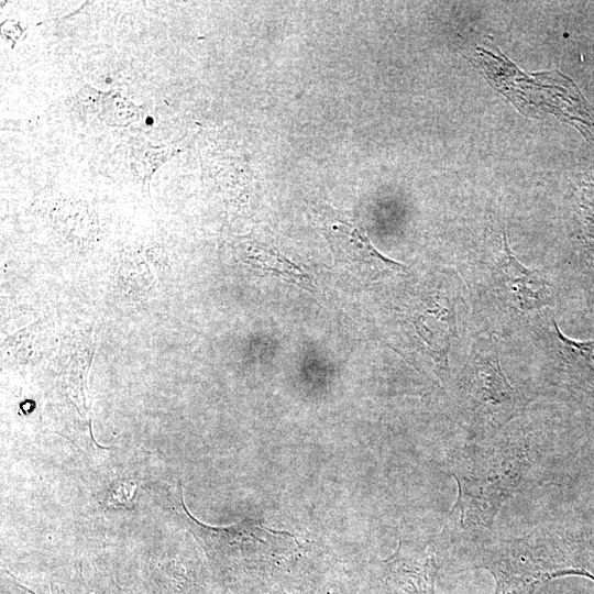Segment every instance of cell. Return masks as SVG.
Here are the masks:
<instances>
[{
	"label": "cell",
	"instance_id": "8",
	"mask_svg": "<svg viewBox=\"0 0 594 594\" xmlns=\"http://www.w3.org/2000/svg\"><path fill=\"white\" fill-rule=\"evenodd\" d=\"M95 352L94 339L90 332L80 336L73 346L65 364L62 384L66 396L73 403L77 414L90 425L91 410L88 400V371Z\"/></svg>",
	"mask_w": 594,
	"mask_h": 594
},
{
	"label": "cell",
	"instance_id": "3",
	"mask_svg": "<svg viewBox=\"0 0 594 594\" xmlns=\"http://www.w3.org/2000/svg\"><path fill=\"white\" fill-rule=\"evenodd\" d=\"M524 405L501 367L494 342L479 341L458 388V406L468 428L480 436H493Z\"/></svg>",
	"mask_w": 594,
	"mask_h": 594
},
{
	"label": "cell",
	"instance_id": "2",
	"mask_svg": "<svg viewBox=\"0 0 594 594\" xmlns=\"http://www.w3.org/2000/svg\"><path fill=\"white\" fill-rule=\"evenodd\" d=\"M536 461L527 439L503 438L470 448L454 458L457 501L449 519L459 530L491 529L502 506L528 482Z\"/></svg>",
	"mask_w": 594,
	"mask_h": 594
},
{
	"label": "cell",
	"instance_id": "4",
	"mask_svg": "<svg viewBox=\"0 0 594 594\" xmlns=\"http://www.w3.org/2000/svg\"><path fill=\"white\" fill-rule=\"evenodd\" d=\"M314 211L336 262L340 265L369 279L405 272L403 264L385 257L373 246L349 213L323 205L316 206Z\"/></svg>",
	"mask_w": 594,
	"mask_h": 594
},
{
	"label": "cell",
	"instance_id": "11",
	"mask_svg": "<svg viewBox=\"0 0 594 594\" xmlns=\"http://www.w3.org/2000/svg\"><path fill=\"white\" fill-rule=\"evenodd\" d=\"M48 323L37 319L33 323L18 330L4 340L6 351L21 363H29L41 355Z\"/></svg>",
	"mask_w": 594,
	"mask_h": 594
},
{
	"label": "cell",
	"instance_id": "1",
	"mask_svg": "<svg viewBox=\"0 0 594 594\" xmlns=\"http://www.w3.org/2000/svg\"><path fill=\"white\" fill-rule=\"evenodd\" d=\"M474 562L493 575V594H534L565 575L594 581V526L543 524L524 537L484 544Z\"/></svg>",
	"mask_w": 594,
	"mask_h": 594
},
{
	"label": "cell",
	"instance_id": "9",
	"mask_svg": "<svg viewBox=\"0 0 594 594\" xmlns=\"http://www.w3.org/2000/svg\"><path fill=\"white\" fill-rule=\"evenodd\" d=\"M116 279L125 298L132 301L146 300L156 286V272L153 271L145 250L127 248L121 251Z\"/></svg>",
	"mask_w": 594,
	"mask_h": 594
},
{
	"label": "cell",
	"instance_id": "5",
	"mask_svg": "<svg viewBox=\"0 0 594 594\" xmlns=\"http://www.w3.org/2000/svg\"><path fill=\"white\" fill-rule=\"evenodd\" d=\"M182 492V484L178 482L175 510L209 557L237 556L235 552L239 551L268 552L274 547L288 544L287 538L292 535L266 528L253 519H244L226 527L206 525L188 512Z\"/></svg>",
	"mask_w": 594,
	"mask_h": 594
},
{
	"label": "cell",
	"instance_id": "12",
	"mask_svg": "<svg viewBox=\"0 0 594 594\" xmlns=\"http://www.w3.org/2000/svg\"><path fill=\"white\" fill-rule=\"evenodd\" d=\"M136 488L134 481H116L107 491V502L114 507L132 508Z\"/></svg>",
	"mask_w": 594,
	"mask_h": 594
},
{
	"label": "cell",
	"instance_id": "10",
	"mask_svg": "<svg viewBox=\"0 0 594 594\" xmlns=\"http://www.w3.org/2000/svg\"><path fill=\"white\" fill-rule=\"evenodd\" d=\"M562 369L570 389L594 400V341L578 342L566 338L556 327Z\"/></svg>",
	"mask_w": 594,
	"mask_h": 594
},
{
	"label": "cell",
	"instance_id": "7",
	"mask_svg": "<svg viewBox=\"0 0 594 594\" xmlns=\"http://www.w3.org/2000/svg\"><path fill=\"white\" fill-rule=\"evenodd\" d=\"M55 232L73 245L87 246L99 239L98 215L86 202L58 200L50 211Z\"/></svg>",
	"mask_w": 594,
	"mask_h": 594
},
{
	"label": "cell",
	"instance_id": "6",
	"mask_svg": "<svg viewBox=\"0 0 594 594\" xmlns=\"http://www.w3.org/2000/svg\"><path fill=\"white\" fill-rule=\"evenodd\" d=\"M493 279L501 296L519 311L540 309L550 302V286L544 275L517 261L505 234L503 255L493 270Z\"/></svg>",
	"mask_w": 594,
	"mask_h": 594
}]
</instances>
